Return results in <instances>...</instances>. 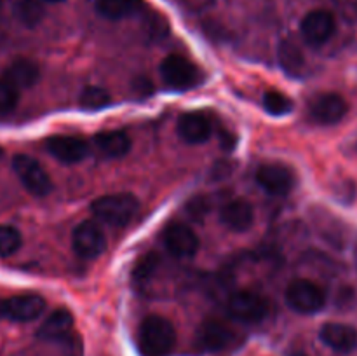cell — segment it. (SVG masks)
<instances>
[{
    "label": "cell",
    "instance_id": "e0dca14e",
    "mask_svg": "<svg viewBox=\"0 0 357 356\" xmlns=\"http://www.w3.org/2000/svg\"><path fill=\"white\" fill-rule=\"evenodd\" d=\"M319 337L324 344L333 351L347 355L357 348V330L345 323H326L319 332Z\"/></svg>",
    "mask_w": 357,
    "mask_h": 356
},
{
    "label": "cell",
    "instance_id": "8992f818",
    "mask_svg": "<svg viewBox=\"0 0 357 356\" xmlns=\"http://www.w3.org/2000/svg\"><path fill=\"white\" fill-rule=\"evenodd\" d=\"M268 311H271L268 300L260 293L250 292V290H239L227 300V313L234 320L244 321V323H258L265 320Z\"/></svg>",
    "mask_w": 357,
    "mask_h": 356
},
{
    "label": "cell",
    "instance_id": "4fadbf2b",
    "mask_svg": "<svg viewBox=\"0 0 357 356\" xmlns=\"http://www.w3.org/2000/svg\"><path fill=\"white\" fill-rule=\"evenodd\" d=\"M349 105L344 96L337 93H323L314 98L309 105V115L314 122L331 126L340 122L347 115Z\"/></svg>",
    "mask_w": 357,
    "mask_h": 356
},
{
    "label": "cell",
    "instance_id": "2e32d148",
    "mask_svg": "<svg viewBox=\"0 0 357 356\" xmlns=\"http://www.w3.org/2000/svg\"><path fill=\"white\" fill-rule=\"evenodd\" d=\"M220 220L227 229L234 232H244L255 222V208L250 201L243 198L230 199L220 212Z\"/></svg>",
    "mask_w": 357,
    "mask_h": 356
},
{
    "label": "cell",
    "instance_id": "7c38bea8",
    "mask_svg": "<svg viewBox=\"0 0 357 356\" xmlns=\"http://www.w3.org/2000/svg\"><path fill=\"white\" fill-rule=\"evenodd\" d=\"M162 239L166 250L176 258H190L199 251L197 234L185 223H169L164 229Z\"/></svg>",
    "mask_w": 357,
    "mask_h": 356
},
{
    "label": "cell",
    "instance_id": "4316f807",
    "mask_svg": "<svg viewBox=\"0 0 357 356\" xmlns=\"http://www.w3.org/2000/svg\"><path fill=\"white\" fill-rule=\"evenodd\" d=\"M21 234L13 225H0V257H10L21 248Z\"/></svg>",
    "mask_w": 357,
    "mask_h": 356
},
{
    "label": "cell",
    "instance_id": "30bf717a",
    "mask_svg": "<svg viewBox=\"0 0 357 356\" xmlns=\"http://www.w3.org/2000/svg\"><path fill=\"white\" fill-rule=\"evenodd\" d=\"M337 30V20L326 9H314L303 16L300 23V31L310 45H323L333 37Z\"/></svg>",
    "mask_w": 357,
    "mask_h": 356
},
{
    "label": "cell",
    "instance_id": "f1b7e54d",
    "mask_svg": "<svg viewBox=\"0 0 357 356\" xmlns=\"http://www.w3.org/2000/svg\"><path fill=\"white\" fill-rule=\"evenodd\" d=\"M222 143H223V145L229 147V149H230V147H234V136L230 135V133L223 131V133H222Z\"/></svg>",
    "mask_w": 357,
    "mask_h": 356
},
{
    "label": "cell",
    "instance_id": "3957f363",
    "mask_svg": "<svg viewBox=\"0 0 357 356\" xmlns=\"http://www.w3.org/2000/svg\"><path fill=\"white\" fill-rule=\"evenodd\" d=\"M160 77L169 89L188 91L202 82L201 68L180 54H169L160 63Z\"/></svg>",
    "mask_w": 357,
    "mask_h": 356
},
{
    "label": "cell",
    "instance_id": "ac0fdd59",
    "mask_svg": "<svg viewBox=\"0 0 357 356\" xmlns=\"http://www.w3.org/2000/svg\"><path fill=\"white\" fill-rule=\"evenodd\" d=\"M94 143H96L98 150L110 159L126 156L131 150V138L128 136V133L121 131V129L98 133L94 136Z\"/></svg>",
    "mask_w": 357,
    "mask_h": 356
},
{
    "label": "cell",
    "instance_id": "83f0119b",
    "mask_svg": "<svg viewBox=\"0 0 357 356\" xmlns=\"http://www.w3.org/2000/svg\"><path fill=\"white\" fill-rule=\"evenodd\" d=\"M17 101H20V89L0 77V114H9L10 110H14Z\"/></svg>",
    "mask_w": 357,
    "mask_h": 356
},
{
    "label": "cell",
    "instance_id": "ffe728a7",
    "mask_svg": "<svg viewBox=\"0 0 357 356\" xmlns=\"http://www.w3.org/2000/svg\"><path fill=\"white\" fill-rule=\"evenodd\" d=\"M38 65L37 63L30 61V59H14L7 70L3 72V79L9 80L14 87L17 89H26V87H31L38 80Z\"/></svg>",
    "mask_w": 357,
    "mask_h": 356
},
{
    "label": "cell",
    "instance_id": "d6986e66",
    "mask_svg": "<svg viewBox=\"0 0 357 356\" xmlns=\"http://www.w3.org/2000/svg\"><path fill=\"white\" fill-rule=\"evenodd\" d=\"M73 328V316L68 309H56L45 318L44 323L38 328L37 335L44 341H56L66 337Z\"/></svg>",
    "mask_w": 357,
    "mask_h": 356
},
{
    "label": "cell",
    "instance_id": "cb8c5ba5",
    "mask_svg": "<svg viewBox=\"0 0 357 356\" xmlns=\"http://www.w3.org/2000/svg\"><path fill=\"white\" fill-rule=\"evenodd\" d=\"M160 264L159 255L150 251V253H145L143 257H139L136 260L135 267H132V281L138 286H145L150 279L153 278V274L157 272Z\"/></svg>",
    "mask_w": 357,
    "mask_h": 356
},
{
    "label": "cell",
    "instance_id": "ba28073f",
    "mask_svg": "<svg viewBox=\"0 0 357 356\" xmlns=\"http://www.w3.org/2000/svg\"><path fill=\"white\" fill-rule=\"evenodd\" d=\"M45 300L37 293H21L2 299L0 297V320L33 321L44 313Z\"/></svg>",
    "mask_w": 357,
    "mask_h": 356
},
{
    "label": "cell",
    "instance_id": "8fae6325",
    "mask_svg": "<svg viewBox=\"0 0 357 356\" xmlns=\"http://www.w3.org/2000/svg\"><path fill=\"white\" fill-rule=\"evenodd\" d=\"M257 184L271 195H286L295 187V173L281 163L261 164L257 170Z\"/></svg>",
    "mask_w": 357,
    "mask_h": 356
},
{
    "label": "cell",
    "instance_id": "6da1fadb",
    "mask_svg": "<svg viewBox=\"0 0 357 356\" xmlns=\"http://www.w3.org/2000/svg\"><path fill=\"white\" fill-rule=\"evenodd\" d=\"M136 344L142 356H169L176 344V330L167 318L150 314L139 325Z\"/></svg>",
    "mask_w": 357,
    "mask_h": 356
},
{
    "label": "cell",
    "instance_id": "277c9868",
    "mask_svg": "<svg viewBox=\"0 0 357 356\" xmlns=\"http://www.w3.org/2000/svg\"><path fill=\"white\" fill-rule=\"evenodd\" d=\"M286 304L300 314L319 313L326 306V293L310 279H295L286 288Z\"/></svg>",
    "mask_w": 357,
    "mask_h": 356
},
{
    "label": "cell",
    "instance_id": "1f68e13d",
    "mask_svg": "<svg viewBox=\"0 0 357 356\" xmlns=\"http://www.w3.org/2000/svg\"><path fill=\"white\" fill-rule=\"evenodd\" d=\"M0 157H2V149H0Z\"/></svg>",
    "mask_w": 357,
    "mask_h": 356
},
{
    "label": "cell",
    "instance_id": "7a4b0ae2",
    "mask_svg": "<svg viewBox=\"0 0 357 356\" xmlns=\"http://www.w3.org/2000/svg\"><path fill=\"white\" fill-rule=\"evenodd\" d=\"M138 199L131 192H115V194L101 195V198L94 199L91 205V212L98 220L115 227L128 225L138 213Z\"/></svg>",
    "mask_w": 357,
    "mask_h": 356
},
{
    "label": "cell",
    "instance_id": "9a60e30c",
    "mask_svg": "<svg viewBox=\"0 0 357 356\" xmlns=\"http://www.w3.org/2000/svg\"><path fill=\"white\" fill-rule=\"evenodd\" d=\"M176 131L183 142L197 145L211 138L213 121L204 112H187L178 119Z\"/></svg>",
    "mask_w": 357,
    "mask_h": 356
},
{
    "label": "cell",
    "instance_id": "9c48e42d",
    "mask_svg": "<svg viewBox=\"0 0 357 356\" xmlns=\"http://www.w3.org/2000/svg\"><path fill=\"white\" fill-rule=\"evenodd\" d=\"M72 246L82 258H96L107 248V237L96 220H84L73 229Z\"/></svg>",
    "mask_w": 357,
    "mask_h": 356
},
{
    "label": "cell",
    "instance_id": "d4e9b609",
    "mask_svg": "<svg viewBox=\"0 0 357 356\" xmlns=\"http://www.w3.org/2000/svg\"><path fill=\"white\" fill-rule=\"evenodd\" d=\"M79 103L84 110H101L110 103V93L103 87L89 86L80 93Z\"/></svg>",
    "mask_w": 357,
    "mask_h": 356
},
{
    "label": "cell",
    "instance_id": "484cf974",
    "mask_svg": "<svg viewBox=\"0 0 357 356\" xmlns=\"http://www.w3.org/2000/svg\"><path fill=\"white\" fill-rule=\"evenodd\" d=\"M264 108L271 115H286L293 110V101L279 91H267L264 94Z\"/></svg>",
    "mask_w": 357,
    "mask_h": 356
},
{
    "label": "cell",
    "instance_id": "4dcf8cb0",
    "mask_svg": "<svg viewBox=\"0 0 357 356\" xmlns=\"http://www.w3.org/2000/svg\"><path fill=\"white\" fill-rule=\"evenodd\" d=\"M44 2H51V3H58V2H63V0H44Z\"/></svg>",
    "mask_w": 357,
    "mask_h": 356
},
{
    "label": "cell",
    "instance_id": "5bb4252c",
    "mask_svg": "<svg viewBox=\"0 0 357 356\" xmlns=\"http://www.w3.org/2000/svg\"><path fill=\"white\" fill-rule=\"evenodd\" d=\"M45 149L59 163L75 164L86 159L89 154V143L80 136L54 135L45 140Z\"/></svg>",
    "mask_w": 357,
    "mask_h": 356
},
{
    "label": "cell",
    "instance_id": "f546056e",
    "mask_svg": "<svg viewBox=\"0 0 357 356\" xmlns=\"http://www.w3.org/2000/svg\"><path fill=\"white\" fill-rule=\"evenodd\" d=\"M288 356H307L303 351H291Z\"/></svg>",
    "mask_w": 357,
    "mask_h": 356
},
{
    "label": "cell",
    "instance_id": "603a6c76",
    "mask_svg": "<svg viewBox=\"0 0 357 356\" xmlns=\"http://www.w3.org/2000/svg\"><path fill=\"white\" fill-rule=\"evenodd\" d=\"M14 14L23 27L35 28L44 17L42 0H17L14 6Z\"/></svg>",
    "mask_w": 357,
    "mask_h": 356
},
{
    "label": "cell",
    "instance_id": "44dd1931",
    "mask_svg": "<svg viewBox=\"0 0 357 356\" xmlns=\"http://www.w3.org/2000/svg\"><path fill=\"white\" fill-rule=\"evenodd\" d=\"M278 59L288 75L300 77L305 70V56L293 40H281L278 45Z\"/></svg>",
    "mask_w": 357,
    "mask_h": 356
},
{
    "label": "cell",
    "instance_id": "7402d4cb",
    "mask_svg": "<svg viewBox=\"0 0 357 356\" xmlns=\"http://www.w3.org/2000/svg\"><path fill=\"white\" fill-rule=\"evenodd\" d=\"M98 14L107 20H124L143 7V0H94Z\"/></svg>",
    "mask_w": 357,
    "mask_h": 356
},
{
    "label": "cell",
    "instance_id": "52a82bcc",
    "mask_svg": "<svg viewBox=\"0 0 357 356\" xmlns=\"http://www.w3.org/2000/svg\"><path fill=\"white\" fill-rule=\"evenodd\" d=\"M239 334L220 320H204L195 334V344L199 349L209 353L225 351L239 344Z\"/></svg>",
    "mask_w": 357,
    "mask_h": 356
},
{
    "label": "cell",
    "instance_id": "5b68a950",
    "mask_svg": "<svg viewBox=\"0 0 357 356\" xmlns=\"http://www.w3.org/2000/svg\"><path fill=\"white\" fill-rule=\"evenodd\" d=\"M13 170L16 173L17 180L21 181L24 188L30 194L37 195V198H44L51 192L52 181L47 171L42 168V164L37 159L24 154H17L13 159Z\"/></svg>",
    "mask_w": 357,
    "mask_h": 356
}]
</instances>
